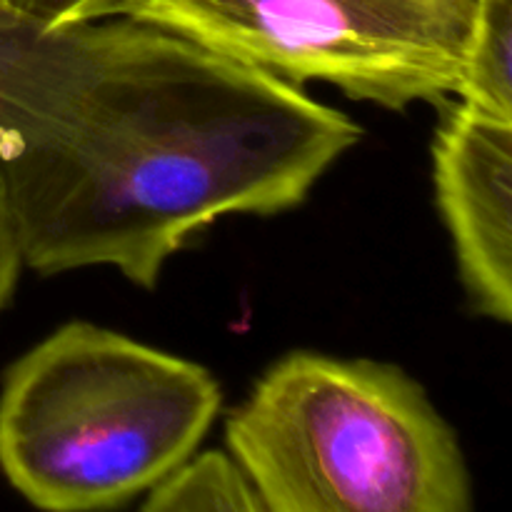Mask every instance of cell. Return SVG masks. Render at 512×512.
I'll return each instance as SVG.
<instances>
[{
	"instance_id": "cell-1",
	"label": "cell",
	"mask_w": 512,
	"mask_h": 512,
	"mask_svg": "<svg viewBox=\"0 0 512 512\" xmlns=\"http://www.w3.org/2000/svg\"><path fill=\"white\" fill-rule=\"evenodd\" d=\"M358 140L298 85L163 28L0 0V180L43 275L110 265L153 290L200 230L295 208Z\"/></svg>"
},
{
	"instance_id": "cell-2",
	"label": "cell",
	"mask_w": 512,
	"mask_h": 512,
	"mask_svg": "<svg viewBox=\"0 0 512 512\" xmlns=\"http://www.w3.org/2000/svg\"><path fill=\"white\" fill-rule=\"evenodd\" d=\"M220 403L203 365L68 323L5 378L0 470L38 510L120 508L193 458Z\"/></svg>"
},
{
	"instance_id": "cell-3",
	"label": "cell",
	"mask_w": 512,
	"mask_h": 512,
	"mask_svg": "<svg viewBox=\"0 0 512 512\" xmlns=\"http://www.w3.org/2000/svg\"><path fill=\"white\" fill-rule=\"evenodd\" d=\"M225 443L263 512H473L458 435L395 365L288 355Z\"/></svg>"
},
{
	"instance_id": "cell-4",
	"label": "cell",
	"mask_w": 512,
	"mask_h": 512,
	"mask_svg": "<svg viewBox=\"0 0 512 512\" xmlns=\"http://www.w3.org/2000/svg\"><path fill=\"white\" fill-rule=\"evenodd\" d=\"M478 0H90L285 80L403 110L458 95Z\"/></svg>"
},
{
	"instance_id": "cell-5",
	"label": "cell",
	"mask_w": 512,
	"mask_h": 512,
	"mask_svg": "<svg viewBox=\"0 0 512 512\" xmlns=\"http://www.w3.org/2000/svg\"><path fill=\"white\" fill-rule=\"evenodd\" d=\"M440 213L468 293L488 318H512V118L458 100L433 145Z\"/></svg>"
},
{
	"instance_id": "cell-6",
	"label": "cell",
	"mask_w": 512,
	"mask_h": 512,
	"mask_svg": "<svg viewBox=\"0 0 512 512\" xmlns=\"http://www.w3.org/2000/svg\"><path fill=\"white\" fill-rule=\"evenodd\" d=\"M512 0H478L458 95L485 113L512 118Z\"/></svg>"
},
{
	"instance_id": "cell-7",
	"label": "cell",
	"mask_w": 512,
	"mask_h": 512,
	"mask_svg": "<svg viewBox=\"0 0 512 512\" xmlns=\"http://www.w3.org/2000/svg\"><path fill=\"white\" fill-rule=\"evenodd\" d=\"M140 512H263L230 455L203 453L150 490Z\"/></svg>"
},
{
	"instance_id": "cell-8",
	"label": "cell",
	"mask_w": 512,
	"mask_h": 512,
	"mask_svg": "<svg viewBox=\"0 0 512 512\" xmlns=\"http://www.w3.org/2000/svg\"><path fill=\"white\" fill-rule=\"evenodd\" d=\"M20 263H23V258H20L18 235H15L13 215H10L8 198H5L3 180H0V310L5 308L10 293H13Z\"/></svg>"
},
{
	"instance_id": "cell-9",
	"label": "cell",
	"mask_w": 512,
	"mask_h": 512,
	"mask_svg": "<svg viewBox=\"0 0 512 512\" xmlns=\"http://www.w3.org/2000/svg\"><path fill=\"white\" fill-rule=\"evenodd\" d=\"M15 8L25 10L33 18L43 20V23L58 25L70 23L80 15V10L90 3V0H10Z\"/></svg>"
}]
</instances>
